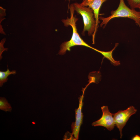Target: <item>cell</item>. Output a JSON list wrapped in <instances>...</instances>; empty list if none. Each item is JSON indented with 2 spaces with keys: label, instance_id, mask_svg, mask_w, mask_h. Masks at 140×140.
<instances>
[{
  "label": "cell",
  "instance_id": "cell-1",
  "mask_svg": "<svg viewBox=\"0 0 140 140\" xmlns=\"http://www.w3.org/2000/svg\"><path fill=\"white\" fill-rule=\"evenodd\" d=\"M70 12V17H67L66 19L62 20L66 26H71L72 28L73 33L71 39L68 41L62 43L60 47L58 54L62 55L65 54L67 51H70L71 48L75 46H82L91 48L94 50L96 48L90 46L86 43L80 37L78 33L76 26V23L78 19L74 16L75 10L73 4L69 6Z\"/></svg>",
  "mask_w": 140,
  "mask_h": 140
},
{
  "label": "cell",
  "instance_id": "cell-2",
  "mask_svg": "<svg viewBox=\"0 0 140 140\" xmlns=\"http://www.w3.org/2000/svg\"><path fill=\"white\" fill-rule=\"evenodd\" d=\"M111 15L107 17L100 16L99 19L102 21L100 24L101 27L103 25L105 27L107 24L112 19L115 18H127L134 20L136 24L140 28V12L129 8L125 4L124 0H120L117 9L111 12Z\"/></svg>",
  "mask_w": 140,
  "mask_h": 140
},
{
  "label": "cell",
  "instance_id": "cell-3",
  "mask_svg": "<svg viewBox=\"0 0 140 140\" xmlns=\"http://www.w3.org/2000/svg\"><path fill=\"white\" fill-rule=\"evenodd\" d=\"M73 4L75 11L80 15L83 18L84 27L82 34L87 31L89 36L92 35L95 31L96 24L93 10L89 7L82 6L77 3Z\"/></svg>",
  "mask_w": 140,
  "mask_h": 140
},
{
  "label": "cell",
  "instance_id": "cell-4",
  "mask_svg": "<svg viewBox=\"0 0 140 140\" xmlns=\"http://www.w3.org/2000/svg\"><path fill=\"white\" fill-rule=\"evenodd\" d=\"M137 111L134 107L131 106L125 110H120L113 114L115 125L118 129L120 132L121 138L122 136V131L123 128L130 117L132 115L135 114Z\"/></svg>",
  "mask_w": 140,
  "mask_h": 140
},
{
  "label": "cell",
  "instance_id": "cell-5",
  "mask_svg": "<svg viewBox=\"0 0 140 140\" xmlns=\"http://www.w3.org/2000/svg\"><path fill=\"white\" fill-rule=\"evenodd\" d=\"M101 109L102 112V117L99 120L93 122L92 125L94 127H103L109 131H111L115 126L113 114L110 113L107 106L102 107Z\"/></svg>",
  "mask_w": 140,
  "mask_h": 140
},
{
  "label": "cell",
  "instance_id": "cell-6",
  "mask_svg": "<svg viewBox=\"0 0 140 140\" xmlns=\"http://www.w3.org/2000/svg\"><path fill=\"white\" fill-rule=\"evenodd\" d=\"M107 0H83L82 2L80 4V5L82 6H88L93 10L96 22L95 30L92 35L93 44L95 43V34L99 26L98 24L100 23L99 17L100 9L102 4Z\"/></svg>",
  "mask_w": 140,
  "mask_h": 140
},
{
  "label": "cell",
  "instance_id": "cell-7",
  "mask_svg": "<svg viewBox=\"0 0 140 140\" xmlns=\"http://www.w3.org/2000/svg\"><path fill=\"white\" fill-rule=\"evenodd\" d=\"M86 87L84 89L82 95L79 98V106L78 108L77 109H76L75 110V121L73 122L72 124V134L76 140L78 139L80 127L82 123L83 116L82 112V109L83 104V100L84 97V93Z\"/></svg>",
  "mask_w": 140,
  "mask_h": 140
},
{
  "label": "cell",
  "instance_id": "cell-8",
  "mask_svg": "<svg viewBox=\"0 0 140 140\" xmlns=\"http://www.w3.org/2000/svg\"><path fill=\"white\" fill-rule=\"evenodd\" d=\"M118 44V43H116L114 48L111 50L109 51L105 52L101 51L96 49L95 51L101 54L103 56V58H106L110 61L111 64L115 66H117L120 65V63L119 61H115L114 60L112 57V53Z\"/></svg>",
  "mask_w": 140,
  "mask_h": 140
},
{
  "label": "cell",
  "instance_id": "cell-9",
  "mask_svg": "<svg viewBox=\"0 0 140 140\" xmlns=\"http://www.w3.org/2000/svg\"><path fill=\"white\" fill-rule=\"evenodd\" d=\"M8 68L5 71H0V86L2 87L4 83L6 82L8 80V77L11 74L15 75L16 74L15 70H12L10 71L9 69L8 66L7 65Z\"/></svg>",
  "mask_w": 140,
  "mask_h": 140
},
{
  "label": "cell",
  "instance_id": "cell-10",
  "mask_svg": "<svg viewBox=\"0 0 140 140\" xmlns=\"http://www.w3.org/2000/svg\"><path fill=\"white\" fill-rule=\"evenodd\" d=\"M0 109L5 112H11L12 108L6 99L4 97L0 98Z\"/></svg>",
  "mask_w": 140,
  "mask_h": 140
},
{
  "label": "cell",
  "instance_id": "cell-11",
  "mask_svg": "<svg viewBox=\"0 0 140 140\" xmlns=\"http://www.w3.org/2000/svg\"><path fill=\"white\" fill-rule=\"evenodd\" d=\"M130 8L135 9L138 8L140 10V0H127Z\"/></svg>",
  "mask_w": 140,
  "mask_h": 140
},
{
  "label": "cell",
  "instance_id": "cell-12",
  "mask_svg": "<svg viewBox=\"0 0 140 140\" xmlns=\"http://www.w3.org/2000/svg\"><path fill=\"white\" fill-rule=\"evenodd\" d=\"M6 41V38H4L1 41L0 43V59L1 60L2 57V53L4 51H7L8 50L7 48H4L3 45Z\"/></svg>",
  "mask_w": 140,
  "mask_h": 140
},
{
  "label": "cell",
  "instance_id": "cell-13",
  "mask_svg": "<svg viewBox=\"0 0 140 140\" xmlns=\"http://www.w3.org/2000/svg\"><path fill=\"white\" fill-rule=\"evenodd\" d=\"M64 139L65 140H76V139L73 137L72 133H70L67 132H66L64 137Z\"/></svg>",
  "mask_w": 140,
  "mask_h": 140
},
{
  "label": "cell",
  "instance_id": "cell-14",
  "mask_svg": "<svg viewBox=\"0 0 140 140\" xmlns=\"http://www.w3.org/2000/svg\"><path fill=\"white\" fill-rule=\"evenodd\" d=\"M5 11V9L1 6L0 7V17H3L6 16Z\"/></svg>",
  "mask_w": 140,
  "mask_h": 140
},
{
  "label": "cell",
  "instance_id": "cell-15",
  "mask_svg": "<svg viewBox=\"0 0 140 140\" xmlns=\"http://www.w3.org/2000/svg\"><path fill=\"white\" fill-rule=\"evenodd\" d=\"M132 140H140V136L138 135H136L132 138Z\"/></svg>",
  "mask_w": 140,
  "mask_h": 140
},
{
  "label": "cell",
  "instance_id": "cell-16",
  "mask_svg": "<svg viewBox=\"0 0 140 140\" xmlns=\"http://www.w3.org/2000/svg\"></svg>",
  "mask_w": 140,
  "mask_h": 140
},
{
  "label": "cell",
  "instance_id": "cell-17",
  "mask_svg": "<svg viewBox=\"0 0 140 140\" xmlns=\"http://www.w3.org/2000/svg\"><path fill=\"white\" fill-rule=\"evenodd\" d=\"M140 10V11H140V10Z\"/></svg>",
  "mask_w": 140,
  "mask_h": 140
}]
</instances>
